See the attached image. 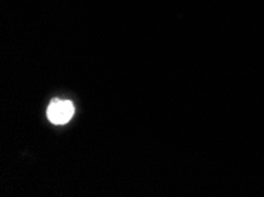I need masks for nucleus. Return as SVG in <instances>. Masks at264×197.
<instances>
[{"label": "nucleus", "instance_id": "f257e3e1", "mask_svg": "<svg viewBox=\"0 0 264 197\" xmlns=\"http://www.w3.org/2000/svg\"><path fill=\"white\" fill-rule=\"evenodd\" d=\"M75 115V105L70 99L55 98L48 105L47 117L53 125H66Z\"/></svg>", "mask_w": 264, "mask_h": 197}]
</instances>
